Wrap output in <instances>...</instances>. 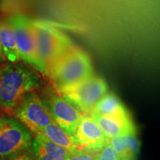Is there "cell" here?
<instances>
[{
    "label": "cell",
    "mask_w": 160,
    "mask_h": 160,
    "mask_svg": "<svg viewBox=\"0 0 160 160\" xmlns=\"http://www.w3.org/2000/svg\"><path fill=\"white\" fill-rule=\"evenodd\" d=\"M41 84L39 73L30 65L6 61L0 66V109L11 114L24 96L37 91Z\"/></svg>",
    "instance_id": "obj_1"
},
{
    "label": "cell",
    "mask_w": 160,
    "mask_h": 160,
    "mask_svg": "<svg viewBox=\"0 0 160 160\" xmlns=\"http://www.w3.org/2000/svg\"><path fill=\"white\" fill-rule=\"evenodd\" d=\"M31 26L42 74L48 77L53 65L73 44L63 32L49 22L31 20Z\"/></svg>",
    "instance_id": "obj_2"
},
{
    "label": "cell",
    "mask_w": 160,
    "mask_h": 160,
    "mask_svg": "<svg viewBox=\"0 0 160 160\" xmlns=\"http://www.w3.org/2000/svg\"><path fill=\"white\" fill-rule=\"evenodd\" d=\"M93 76L88 55L79 48L72 46L56 62L48 77L57 89L73 85Z\"/></svg>",
    "instance_id": "obj_3"
},
{
    "label": "cell",
    "mask_w": 160,
    "mask_h": 160,
    "mask_svg": "<svg viewBox=\"0 0 160 160\" xmlns=\"http://www.w3.org/2000/svg\"><path fill=\"white\" fill-rule=\"evenodd\" d=\"M66 101L82 114L89 115L99 99L108 93L106 82L99 77H91L57 89Z\"/></svg>",
    "instance_id": "obj_4"
},
{
    "label": "cell",
    "mask_w": 160,
    "mask_h": 160,
    "mask_svg": "<svg viewBox=\"0 0 160 160\" xmlns=\"http://www.w3.org/2000/svg\"><path fill=\"white\" fill-rule=\"evenodd\" d=\"M11 115L25 126L32 135L41 133L46 126L53 121L37 91L26 93Z\"/></svg>",
    "instance_id": "obj_5"
},
{
    "label": "cell",
    "mask_w": 160,
    "mask_h": 160,
    "mask_svg": "<svg viewBox=\"0 0 160 160\" xmlns=\"http://www.w3.org/2000/svg\"><path fill=\"white\" fill-rule=\"evenodd\" d=\"M33 135L9 113H0V157H8L31 148Z\"/></svg>",
    "instance_id": "obj_6"
},
{
    "label": "cell",
    "mask_w": 160,
    "mask_h": 160,
    "mask_svg": "<svg viewBox=\"0 0 160 160\" xmlns=\"http://www.w3.org/2000/svg\"><path fill=\"white\" fill-rule=\"evenodd\" d=\"M52 119L69 135L73 136L83 114L66 101L53 85H48L40 96Z\"/></svg>",
    "instance_id": "obj_7"
},
{
    "label": "cell",
    "mask_w": 160,
    "mask_h": 160,
    "mask_svg": "<svg viewBox=\"0 0 160 160\" xmlns=\"http://www.w3.org/2000/svg\"><path fill=\"white\" fill-rule=\"evenodd\" d=\"M8 21L14 32L20 61L30 65L42 74L41 65L37 57L31 20L23 14H16L9 18Z\"/></svg>",
    "instance_id": "obj_8"
},
{
    "label": "cell",
    "mask_w": 160,
    "mask_h": 160,
    "mask_svg": "<svg viewBox=\"0 0 160 160\" xmlns=\"http://www.w3.org/2000/svg\"><path fill=\"white\" fill-rule=\"evenodd\" d=\"M80 150L97 153L110 143V139L103 133L97 122L90 115H83L73 134Z\"/></svg>",
    "instance_id": "obj_9"
},
{
    "label": "cell",
    "mask_w": 160,
    "mask_h": 160,
    "mask_svg": "<svg viewBox=\"0 0 160 160\" xmlns=\"http://www.w3.org/2000/svg\"><path fill=\"white\" fill-rule=\"evenodd\" d=\"M105 135L111 138L136 133V128L131 117H106L91 113Z\"/></svg>",
    "instance_id": "obj_10"
},
{
    "label": "cell",
    "mask_w": 160,
    "mask_h": 160,
    "mask_svg": "<svg viewBox=\"0 0 160 160\" xmlns=\"http://www.w3.org/2000/svg\"><path fill=\"white\" fill-rule=\"evenodd\" d=\"M31 150L36 160H66L71 153L56 145L42 133L33 137Z\"/></svg>",
    "instance_id": "obj_11"
},
{
    "label": "cell",
    "mask_w": 160,
    "mask_h": 160,
    "mask_svg": "<svg viewBox=\"0 0 160 160\" xmlns=\"http://www.w3.org/2000/svg\"><path fill=\"white\" fill-rule=\"evenodd\" d=\"M110 144L120 160H135L139 152L140 144L136 133L111 138Z\"/></svg>",
    "instance_id": "obj_12"
},
{
    "label": "cell",
    "mask_w": 160,
    "mask_h": 160,
    "mask_svg": "<svg viewBox=\"0 0 160 160\" xmlns=\"http://www.w3.org/2000/svg\"><path fill=\"white\" fill-rule=\"evenodd\" d=\"M91 113L106 117H127L129 116L127 109L117 96L106 93L96 104ZM90 113V114H91Z\"/></svg>",
    "instance_id": "obj_13"
},
{
    "label": "cell",
    "mask_w": 160,
    "mask_h": 160,
    "mask_svg": "<svg viewBox=\"0 0 160 160\" xmlns=\"http://www.w3.org/2000/svg\"><path fill=\"white\" fill-rule=\"evenodd\" d=\"M0 41L6 60L10 62L20 61L14 32L8 19L0 22Z\"/></svg>",
    "instance_id": "obj_14"
},
{
    "label": "cell",
    "mask_w": 160,
    "mask_h": 160,
    "mask_svg": "<svg viewBox=\"0 0 160 160\" xmlns=\"http://www.w3.org/2000/svg\"><path fill=\"white\" fill-rule=\"evenodd\" d=\"M39 133L43 134L56 145L68 150L70 152H74L77 150H80L73 136L66 133L54 121L51 122L48 125L46 126Z\"/></svg>",
    "instance_id": "obj_15"
},
{
    "label": "cell",
    "mask_w": 160,
    "mask_h": 160,
    "mask_svg": "<svg viewBox=\"0 0 160 160\" xmlns=\"http://www.w3.org/2000/svg\"><path fill=\"white\" fill-rule=\"evenodd\" d=\"M97 153L77 150L74 152H71L66 160H96Z\"/></svg>",
    "instance_id": "obj_16"
},
{
    "label": "cell",
    "mask_w": 160,
    "mask_h": 160,
    "mask_svg": "<svg viewBox=\"0 0 160 160\" xmlns=\"http://www.w3.org/2000/svg\"><path fill=\"white\" fill-rule=\"evenodd\" d=\"M96 160H120V159L109 143L102 150L98 152Z\"/></svg>",
    "instance_id": "obj_17"
},
{
    "label": "cell",
    "mask_w": 160,
    "mask_h": 160,
    "mask_svg": "<svg viewBox=\"0 0 160 160\" xmlns=\"http://www.w3.org/2000/svg\"><path fill=\"white\" fill-rule=\"evenodd\" d=\"M5 160H36V159L30 148L29 149L19 151L5 157Z\"/></svg>",
    "instance_id": "obj_18"
},
{
    "label": "cell",
    "mask_w": 160,
    "mask_h": 160,
    "mask_svg": "<svg viewBox=\"0 0 160 160\" xmlns=\"http://www.w3.org/2000/svg\"><path fill=\"white\" fill-rule=\"evenodd\" d=\"M6 61H7V60H6L5 55H4L2 48L1 45V41H0V66H2L3 64H5Z\"/></svg>",
    "instance_id": "obj_19"
},
{
    "label": "cell",
    "mask_w": 160,
    "mask_h": 160,
    "mask_svg": "<svg viewBox=\"0 0 160 160\" xmlns=\"http://www.w3.org/2000/svg\"><path fill=\"white\" fill-rule=\"evenodd\" d=\"M0 160H5V157H0Z\"/></svg>",
    "instance_id": "obj_20"
}]
</instances>
